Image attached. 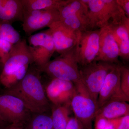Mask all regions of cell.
Wrapping results in <instances>:
<instances>
[{
    "label": "cell",
    "mask_w": 129,
    "mask_h": 129,
    "mask_svg": "<svg viewBox=\"0 0 129 129\" xmlns=\"http://www.w3.org/2000/svg\"><path fill=\"white\" fill-rule=\"evenodd\" d=\"M120 65L117 64L105 79L98 98V109L113 101H129V98L125 94L120 88Z\"/></svg>",
    "instance_id": "obj_8"
},
{
    "label": "cell",
    "mask_w": 129,
    "mask_h": 129,
    "mask_svg": "<svg viewBox=\"0 0 129 129\" xmlns=\"http://www.w3.org/2000/svg\"><path fill=\"white\" fill-rule=\"evenodd\" d=\"M119 49L108 25L100 29L99 49L94 61L119 64Z\"/></svg>",
    "instance_id": "obj_15"
},
{
    "label": "cell",
    "mask_w": 129,
    "mask_h": 129,
    "mask_svg": "<svg viewBox=\"0 0 129 129\" xmlns=\"http://www.w3.org/2000/svg\"><path fill=\"white\" fill-rule=\"evenodd\" d=\"M59 21L58 10L24 11L22 28L25 34L30 36L34 32L48 27Z\"/></svg>",
    "instance_id": "obj_12"
},
{
    "label": "cell",
    "mask_w": 129,
    "mask_h": 129,
    "mask_svg": "<svg viewBox=\"0 0 129 129\" xmlns=\"http://www.w3.org/2000/svg\"><path fill=\"white\" fill-rule=\"evenodd\" d=\"M119 49V57L125 61H129V18L126 17L119 23H109Z\"/></svg>",
    "instance_id": "obj_16"
},
{
    "label": "cell",
    "mask_w": 129,
    "mask_h": 129,
    "mask_svg": "<svg viewBox=\"0 0 129 129\" xmlns=\"http://www.w3.org/2000/svg\"><path fill=\"white\" fill-rule=\"evenodd\" d=\"M38 69L52 78L71 81L75 86L82 83L78 62L77 44L71 50Z\"/></svg>",
    "instance_id": "obj_2"
},
{
    "label": "cell",
    "mask_w": 129,
    "mask_h": 129,
    "mask_svg": "<svg viewBox=\"0 0 129 129\" xmlns=\"http://www.w3.org/2000/svg\"><path fill=\"white\" fill-rule=\"evenodd\" d=\"M24 9L21 0H6L0 5V22L12 24L23 20Z\"/></svg>",
    "instance_id": "obj_17"
},
{
    "label": "cell",
    "mask_w": 129,
    "mask_h": 129,
    "mask_svg": "<svg viewBox=\"0 0 129 129\" xmlns=\"http://www.w3.org/2000/svg\"><path fill=\"white\" fill-rule=\"evenodd\" d=\"M34 63V57L25 39H21L13 44L9 57L0 73V76L6 75L21 67Z\"/></svg>",
    "instance_id": "obj_13"
},
{
    "label": "cell",
    "mask_w": 129,
    "mask_h": 129,
    "mask_svg": "<svg viewBox=\"0 0 129 129\" xmlns=\"http://www.w3.org/2000/svg\"><path fill=\"white\" fill-rule=\"evenodd\" d=\"M30 113L18 98L6 93L0 94V117L5 123L24 124L30 119Z\"/></svg>",
    "instance_id": "obj_6"
},
{
    "label": "cell",
    "mask_w": 129,
    "mask_h": 129,
    "mask_svg": "<svg viewBox=\"0 0 129 129\" xmlns=\"http://www.w3.org/2000/svg\"><path fill=\"white\" fill-rule=\"evenodd\" d=\"M0 39L14 44L21 39L19 33L12 24L0 22Z\"/></svg>",
    "instance_id": "obj_23"
},
{
    "label": "cell",
    "mask_w": 129,
    "mask_h": 129,
    "mask_svg": "<svg viewBox=\"0 0 129 129\" xmlns=\"http://www.w3.org/2000/svg\"><path fill=\"white\" fill-rule=\"evenodd\" d=\"M69 105L55 106L51 116L53 129H65L70 118Z\"/></svg>",
    "instance_id": "obj_20"
},
{
    "label": "cell",
    "mask_w": 129,
    "mask_h": 129,
    "mask_svg": "<svg viewBox=\"0 0 129 129\" xmlns=\"http://www.w3.org/2000/svg\"><path fill=\"white\" fill-rule=\"evenodd\" d=\"M28 41L34 57V63L38 68L50 61L55 49L52 38L47 30L31 35Z\"/></svg>",
    "instance_id": "obj_7"
},
{
    "label": "cell",
    "mask_w": 129,
    "mask_h": 129,
    "mask_svg": "<svg viewBox=\"0 0 129 129\" xmlns=\"http://www.w3.org/2000/svg\"><path fill=\"white\" fill-rule=\"evenodd\" d=\"M3 129H24V124H10Z\"/></svg>",
    "instance_id": "obj_30"
},
{
    "label": "cell",
    "mask_w": 129,
    "mask_h": 129,
    "mask_svg": "<svg viewBox=\"0 0 129 129\" xmlns=\"http://www.w3.org/2000/svg\"><path fill=\"white\" fill-rule=\"evenodd\" d=\"M13 45L6 41L0 39V66L2 68L9 57Z\"/></svg>",
    "instance_id": "obj_25"
},
{
    "label": "cell",
    "mask_w": 129,
    "mask_h": 129,
    "mask_svg": "<svg viewBox=\"0 0 129 129\" xmlns=\"http://www.w3.org/2000/svg\"><path fill=\"white\" fill-rule=\"evenodd\" d=\"M38 68H28L26 75L17 84L7 89L5 93L21 99L31 113H45L49 104L42 83Z\"/></svg>",
    "instance_id": "obj_1"
},
{
    "label": "cell",
    "mask_w": 129,
    "mask_h": 129,
    "mask_svg": "<svg viewBox=\"0 0 129 129\" xmlns=\"http://www.w3.org/2000/svg\"><path fill=\"white\" fill-rule=\"evenodd\" d=\"M129 115V105L123 101H113L107 103L98 109L95 119L103 118L114 119Z\"/></svg>",
    "instance_id": "obj_18"
},
{
    "label": "cell",
    "mask_w": 129,
    "mask_h": 129,
    "mask_svg": "<svg viewBox=\"0 0 129 129\" xmlns=\"http://www.w3.org/2000/svg\"><path fill=\"white\" fill-rule=\"evenodd\" d=\"M117 64L101 61H94L79 67L81 80L90 96L97 102L100 90L106 77Z\"/></svg>",
    "instance_id": "obj_4"
},
{
    "label": "cell",
    "mask_w": 129,
    "mask_h": 129,
    "mask_svg": "<svg viewBox=\"0 0 129 129\" xmlns=\"http://www.w3.org/2000/svg\"><path fill=\"white\" fill-rule=\"evenodd\" d=\"M120 86L122 91L129 98V69L126 66L120 65Z\"/></svg>",
    "instance_id": "obj_24"
},
{
    "label": "cell",
    "mask_w": 129,
    "mask_h": 129,
    "mask_svg": "<svg viewBox=\"0 0 129 129\" xmlns=\"http://www.w3.org/2000/svg\"><path fill=\"white\" fill-rule=\"evenodd\" d=\"M47 32L52 38L55 51L60 55L67 52L76 45L81 32L73 30L60 21L48 27Z\"/></svg>",
    "instance_id": "obj_11"
},
{
    "label": "cell",
    "mask_w": 129,
    "mask_h": 129,
    "mask_svg": "<svg viewBox=\"0 0 129 129\" xmlns=\"http://www.w3.org/2000/svg\"><path fill=\"white\" fill-rule=\"evenodd\" d=\"M100 29L81 32L77 43L79 67L94 61L99 53Z\"/></svg>",
    "instance_id": "obj_10"
},
{
    "label": "cell",
    "mask_w": 129,
    "mask_h": 129,
    "mask_svg": "<svg viewBox=\"0 0 129 129\" xmlns=\"http://www.w3.org/2000/svg\"><path fill=\"white\" fill-rule=\"evenodd\" d=\"M70 106L75 117L86 129H91V123L95 119L98 108L97 102L92 99L85 91H77L72 98Z\"/></svg>",
    "instance_id": "obj_9"
},
{
    "label": "cell",
    "mask_w": 129,
    "mask_h": 129,
    "mask_svg": "<svg viewBox=\"0 0 129 129\" xmlns=\"http://www.w3.org/2000/svg\"><path fill=\"white\" fill-rule=\"evenodd\" d=\"M65 129H86L84 126L75 117L70 118Z\"/></svg>",
    "instance_id": "obj_28"
},
{
    "label": "cell",
    "mask_w": 129,
    "mask_h": 129,
    "mask_svg": "<svg viewBox=\"0 0 129 129\" xmlns=\"http://www.w3.org/2000/svg\"><path fill=\"white\" fill-rule=\"evenodd\" d=\"M6 0H0V5H2L3 3H5Z\"/></svg>",
    "instance_id": "obj_32"
},
{
    "label": "cell",
    "mask_w": 129,
    "mask_h": 129,
    "mask_svg": "<svg viewBox=\"0 0 129 129\" xmlns=\"http://www.w3.org/2000/svg\"><path fill=\"white\" fill-rule=\"evenodd\" d=\"M67 0H21L24 11L58 10Z\"/></svg>",
    "instance_id": "obj_19"
},
{
    "label": "cell",
    "mask_w": 129,
    "mask_h": 129,
    "mask_svg": "<svg viewBox=\"0 0 129 129\" xmlns=\"http://www.w3.org/2000/svg\"><path fill=\"white\" fill-rule=\"evenodd\" d=\"M88 6L90 30L109 23H119L127 17L117 0H83Z\"/></svg>",
    "instance_id": "obj_3"
},
{
    "label": "cell",
    "mask_w": 129,
    "mask_h": 129,
    "mask_svg": "<svg viewBox=\"0 0 129 129\" xmlns=\"http://www.w3.org/2000/svg\"><path fill=\"white\" fill-rule=\"evenodd\" d=\"M117 2L124 13L125 16L129 18V0H117Z\"/></svg>",
    "instance_id": "obj_29"
},
{
    "label": "cell",
    "mask_w": 129,
    "mask_h": 129,
    "mask_svg": "<svg viewBox=\"0 0 129 129\" xmlns=\"http://www.w3.org/2000/svg\"><path fill=\"white\" fill-rule=\"evenodd\" d=\"M47 98L55 106L68 105L77 93L75 85L71 81L52 78L46 88Z\"/></svg>",
    "instance_id": "obj_14"
},
{
    "label": "cell",
    "mask_w": 129,
    "mask_h": 129,
    "mask_svg": "<svg viewBox=\"0 0 129 129\" xmlns=\"http://www.w3.org/2000/svg\"><path fill=\"white\" fill-rule=\"evenodd\" d=\"M24 129H53L51 117L46 113L35 114Z\"/></svg>",
    "instance_id": "obj_21"
},
{
    "label": "cell",
    "mask_w": 129,
    "mask_h": 129,
    "mask_svg": "<svg viewBox=\"0 0 129 129\" xmlns=\"http://www.w3.org/2000/svg\"><path fill=\"white\" fill-rule=\"evenodd\" d=\"M5 122L3 121L2 119L0 117V129H3L4 128H3V125H4Z\"/></svg>",
    "instance_id": "obj_31"
},
{
    "label": "cell",
    "mask_w": 129,
    "mask_h": 129,
    "mask_svg": "<svg viewBox=\"0 0 129 129\" xmlns=\"http://www.w3.org/2000/svg\"><path fill=\"white\" fill-rule=\"evenodd\" d=\"M60 21L73 30H90L88 6L83 0H67L58 9Z\"/></svg>",
    "instance_id": "obj_5"
},
{
    "label": "cell",
    "mask_w": 129,
    "mask_h": 129,
    "mask_svg": "<svg viewBox=\"0 0 129 129\" xmlns=\"http://www.w3.org/2000/svg\"><path fill=\"white\" fill-rule=\"evenodd\" d=\"M111 120L114 129H129V115Z\"/></svg>",
    "instance_id": "obj_26"
},
{
    "label": "cell",
    "mask_w": 129,
    "mask_h": 129,
    "mask_svg": "<svg viewBox=\"0 0 129 129\" xmlns=\"http://www.w3.org/2000/svg\"><path fill=\"white\" fill-rule=\"evenodd\" d=\"M95 129H114L111 119L103 118H95Z\"/></svg>",
    "instance_id": "obj_27"
},
{
    "label": "cell",
    "mask_w": 129,
    "mask_h": 129,
    "mask_svg": "<svg viewBox=\"0 0 129 129\" xmlns=\"http://www.w3.org/2000/svg\"><path fill=\"white\" fill-rule=\"evenodd\" d=\"M29 65H25L11 73L0 76V83L7 89L17 84L26 75Z\"/></svg>",
    "instance_id": "obj_22"
}]
</instances>
